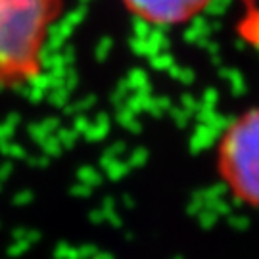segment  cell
<instances>
[{"instance_id":"cell-1","label":"cell","mask_w":259,"mask_h":259,"mask_svg":"<svg viewBox=\"0 0 259 259\" xmlns=\"http://www.w3.org/2000/svg\"><path fill=\"white\" fill-rule=\"evenodd\" d=\"M64 4L65 0H0V91L42 77L48 40Z\"/></svg>"},{"instance_id":"cell-3","label":"cell","mask_w":259,"mask_h":259,"mask_svg":"<svg viewBox=\"0 0 259 259\" xmlns=\"http://www.w3.org/2000/svg\"><path fill=\"white\" fill-rule=\"evenodd\" d=\"M131 18L150 27L171 29L188 25L213 4V0H119Z\"/></svg>"},{"instance_id":"cell-2","label":"cell","mask_w":259,"mask_h":259,"mask_svg":"<svg viewBox=\"0 0 259 259\" xmlns=\"http://www.w3.org/2000/svg\"><path fill=\"white\" fill-rule=\"evenodd\" d=\"M215 173L234 202L259 209V106L234 115L215 144Z\"/></svg>"},{"instance_id":"cell-4","label":"cell","mask_w":259,"mask_h":259,"mask_svg":"<svg viewBox=\"0 0 259 259\" xmlns=\"http://www.w3.org/2000/svg\"><path fill=\"white\" fill-rule=\"evenodd\" d=\"M242 2H246V4H257L259 0H242Z\"/></svg>"}]
</instances>
